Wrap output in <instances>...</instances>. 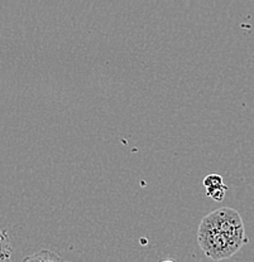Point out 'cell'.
I'll return each instance as SVG.
<instances>
[{
	"label": "cell",
	"mask_w": 254,
	"mask_h": 262,
	"mask_svg": "<svg viewBox=\"0 0 254 262\" xmlns=\"http://www.w3.org/2000/svg\"><path fill=\"white\" fill-rule=\"evenodd\" d=\"M13 252H14V248L10 244L7 231L0 229V262L9 261L12 258Z\"/></svg>",
	"instance_id": "3957f363"
},
{
	"label": "cell",
	"mask_w": 254,
	"mask_h": 262,
	"mask_svg": "<svg viewBox=\"0 0 254 262\" xmlns=\"http://www.w3.org/2000/svg\"><path fill=\"white\" fill-rule=\"evenodd\" d=\"M204 187L206 188V195L214 199L215 202L223 201L228 190V185L224 183L223 177H220L219 174H210L205 177Z\"/></svg>",
	"instance_id": "7a4b0ae2"
},
{
	"label": "cell",
	"mask_w": 254,
	"mask_h": 262,
	"mask_svg": "<svg viewBox=\"0 0 254 262\" xmlns=\"http://www.w3.org/2000/svg\"><path fill=\"white\" fill-rule=\"evenodd\" d=\"M23 261H62V258L56 252H52L50 250H42L27 256Z\"/></svg>",
	"instance_id": "277c9868"
},
{
	"label": "cell",
	"mask_w": 254,
	"mask_h": 262,
	"mask_svg": "<svg viewBox=\"0 0 254 262\" xmlns=\"http://www.w3.org/2000/svg\"><path fill=\"white\" fill-rule=\"evenodd\" d=\"M198 242L214 261L226 260L248 244L244 223L236 209L219 208L205 215L199 226Z\"/></svg>",
	"instance_id": "6da1fadb"
}]
</instances>
